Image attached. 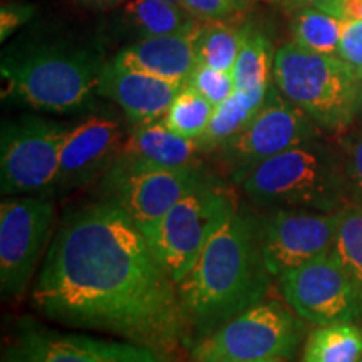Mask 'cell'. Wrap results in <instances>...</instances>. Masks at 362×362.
Listing matches in <instances>:
<instances>
[{
	"label": "cell",
	"instance_id": "obj_1",
	"mask_svg": "<svg viewBox=\"0 0 362 362\" xmlns=\"http://www.w3.org/2000/svg\"><path fill=\"white\" fill-rule=\"evenodd\" d=\"M33 304L54 322L111 334L161 356L188 334L175 280L136 221L104 200L64 215Z\"/></svg>",
	"mask_w": 362,
	"mask_h": 362
},
{
	"label": "cell",
	"instance_id": "obj_2",
	"mask_svg": "<svg viewBox=\"0 0 362 362\" xmlns=\"http://www.w3.org/2000/svg\"><path fill=\"white\" fill-rule=\"evenodd\" d=\"M270 280L262 253L260 220L235 210L176 282L188 330L200 339L264 302Z\"/></svg>",
	"mask_w": 362,
	"mask_h": 362
},
{
	"label": "cell",
	"instance_id": "obj_3",
	"mask_svg": "<svg viewBox=\"0 0 362 362\" xmlns=\"http://www.w3.org/2000/svg\"><path fill=\"white\" fill-rule=\"evenodd\" d=\"M252 202L269 208L332 214L351 205L342 158L319 138L269 158L240 183Z\"/></svg>",
	"mask_w": 362,
	"mask_h": 362
},
{
	"label": "cell",
	"instance_id": "obj_4",
	"mask_svg": "<svg viewBox=\"0 0 362 362\" xmlns=\"http://www.w3.org/2000/svg\"><path fill=\"white\" fill-rule=\"evenodd\" d=\"M104 64L84 51L39 47L4 59V94L34 110L76 112L99 96Z\"/></svg>",
	"mask_w": 362,
	"mask_h": 362
},
{
	"label": "cell",
	"instance_id": "obj_5",
	"mask_svg": "<svg viewBox=\"0 0 362 362\" xmlns=\"http://www.w3.org/2000/svg\"><path fill=\"white\" fill-rule=\"evenodd\" d=\"M272 81L319 128L344 131L356 119L362 79L341 57L288 42L275 52Z\"/></svg>",
	"mask_w": 362,
	"mask_h": 362
},
{
	"label": "cell",
	"instance_id": "obj_6",
	"mask_svg": "<svg viewBox=\"0 0 362 362\" xmlns=\"http://www.w3.org/2000/svg\"><path fill=\"white\" fill-rule=\"evenodd\" d=\"M304 322L280 300H264L197 339L189 356L193 362L291 361L304 339Z\"/></svg>",
	"mask_w": 362,
	"mask_h": 362
},
{
	"label": "cell",
	"instance_id": "obj_7",
	"mask_svg": "<svg viewBox=\"0 0 362 362\" xmlns=\"http://www.w3.org/2000/svg\"><path fill=\"white\" fill-rule=\"evenodd\" d=\"M214 181L202 166H165L117 158L99 180L98 194L128 214L143 230L194 188Z\"/></svg>",
	"mask_w": 362,
	"mask_h": 362
},
{
	"label": "cell",
	"instance_id": "obj_8",
	"mask_svg": "<svg viewBox=\"0 0 362 362\" xmlns=\"http://www.w3.org/2000/svg\"><path fill=\"white\" fill-rule=\"evenodd\" d=\"M233 211L232 198L221 192L214 180L176 202L143 233L163 269L176 284L200 257L211 235Z\"/></svg>",
	"mask_w": 362,
	"mask_h": 362
},
{
	"label": "cell",
	"instance_id": "obj_9",
	"mask_svg": "<svg viewBox=\"0 0 362 362\" xmlns=\"http://www.w3.org/2000/svg\"><path fill=\"white\" fill-rule=\"evenodd\" d=\"M71 128L34 116L8 121L0 136V188L12 194L56 192L61 149Z\"/></svg>",
	"mask_w": 362,
	"mask_h": 362
},
{
	"label": "cell",
	"instance_id": "obj_10",
	"mask_svg": "<svg viewBox=\"0 0 362 362\" xmlns=\"http://www.w3.org/2000/svg\"><path fill=\"white\" fill-rule=\"evenodd\" d=\"M56 205L47 194H12L0 203V291L25 292L45 248L51 245Z\"/></svg>",
	"mask_w": 362,
	"mask_h": 362
},
{
	"label": "cell",
	"instance_id": "obj_11",
	"mask_svg": "<svg viewBox=\"0 0 362 362\" xmlns=\"http://www.w3.org/2000/svg\"><path fill=\"white\" fill-rule=\"evenodd\" d=\"M319 138V126L270 83L264 106L245 128L218 148L230 178L242 183L248 171L269 158Z\"/></svg>",
	"mask_w": 362,
	"mask_h": 362
},
{
	"label": "cell",
	"instance_id": "obj_12",
	"mask_svg": "<svg viewBox=\"0 0 362 362\" xmlns=\"http://www.w3.org/2000/svg\"><path fill=\"white\" fill-rule=\"evenodd\" d=\"M277 279L285 302L305 322L330 325L362 319L354 287L334 250Z\"/></svg>",
	"mask_w": 362,
	"mask_h": 362
},
{
	"label": "cell",
	"instance_id": "obj_13",
	"mask_svg": "<svg viewBox=\"0 0 362 362\" xmlns=\"http://www.w3.org/2000/svg\"><path fill=\"white\" fill-rule=\"evenodd\" d=\"M2 362H165L146 346L67 334L21 320Z\"/></svg>",
	"mask_w": 362,
	"mask_h": 362
},
{
	"label": "cell",
	"instance_id": "obj_14",
	"mask_svg": "<svg viewBox=\"0 0 362 362\" xmlns=\"http://www.w3.org/2000/svg\"><path fill=\"white\" fill-rule=\"evenodd\" d=\"M341 214L275 208L260 220L262 253L272 277L332 252Z\"/></svg>",
	"mask_w": 362,
	"mask_h": 362
},
{
	"label": "cell",
	"instance_id": "obj_15",
	"mask_svg": "<svg viewBox=\"0 0 362 362\" xmlns=\"http://www.w3.org/2000/svg\"><path fill=\"white\" fill-rule=\"evenodd\" d=\"M126 136L123 124L107 116H89L71 128L61 149L56 192L69 193L101 180L119 158Z\"/></svg>",
	"mask_w": 362,
	"mask_h": 362
},
{
	"label": "cell",
	"instance_id": "obj_16",
	"mask_svg": "<svg viewBox=\"0 0 362 362\" xmlns=\"http://www.w3.org/2000/svg\"><path fill=\"white\" fill-rule=\"evenodd\" d=\"M183 88L185 84L107 62L103 67L98 94L116 103L134 124H146L163 119Z\"/></svg>",
	"mask_w": 362,
	"mask_h": 362
},
{
	"label": "cell",
	"instance_id": "obj_17",
	"mask_svg": "<svg viewBox=\"0 0 362 362\" xmlns=\"http://www.w3.org/2000/svg\"><path fill=\"white\" fill-rule=\"evenodd\" d=\"M194 34L197 33L144 37L124 47L112 62L123 69L187 84L198 64L194 54Z\"/></svg>",
	"mask_w": 362,
	"mask_h": 362
},
{
	"label": "cell",
	"instance_id": "obj_18",
	"mask_svg": "<svg viewBox=\"0 0 362 362\" xmlns=\"http://www.w3.org/2000/svg\"><path fill=\"white\" fill-rule=\"evenodd\" d=\"M205 153L198 139H188L171 131L163 121L136 124L126 136L121 158H131L165 166H200Z\"/></svg>",
	"mask_w": 362,
	"mask_h": 362
},
{
	"label": "cell",
	"instance_id": "obj_19",
	"mask_svg": "<svg viewBox=\"0 0 362 362\" xmlns=\"http://www.w3.org/2000/svg\"><path fill=\"white\" fill-rule=\"evenodd\" d=\"M269 88L270 83L250 90H235L225 103L215 107L205 134L198 139L205 153L221 148L250 123L264 106Z\"/></svg>",
	"mask_w": 362,
	"mask_h": 362
},
{
	"label": "cell",
	"instance_id": "obj_20",
	"mask_svg": "<svg viewBox=\"0 0 362 362\" xmlns=\"http://www.w3.org/2000/svg\"><path fill=\"white\" fill-rule=\"evenodd\" d=\"M362 359V325L339 322L317 325L307 336L300 362H359Z\"/></svg>",
	"mask_w": 362,
	"mask_h": 362
},
{
	"label": "cell",
	"instance_id": "obj_21",
	"mask_svg": "<svg viewBox=\"0 0 362 362\" xmlns=\"http://www.w3.org/2000/svg\"><path fill=\"white\" fill-rule=\"evenodd\" d=\"M126 17L138 27L144 37L151 35L197 33V17L188 8L166 0H129L124 7Z\"/></svg>",
	"mask_w": 362,
	"mask_h": 362
},
{
	"label": "cell",
	"instance_id": "obj_22",
	"mask_svg": "<svg viewBox=\"0 0 362 362\" xmlns=\"http://www.w3.org/2000/svg\"><path fill=\"white\" fill-rule=\"evenodd\" d=\"M247 29H235L225 22H206L194 34V54L202 66L232 72Z\"/></svg>",
	"mask_w": 362,
	"mask_h": 362
},
{
	"label": "cell",
	"instance_id": "obj_23",
	"mask_svg": "<svg viewBox=\"0 0 362 362\" xmlns=\"http://www.w3.org/2000/svg\"><path fill=\"white\" fill-rule=\"evenodd\" d=\"M275 54L270 40L259 30H245L243 44L232 69L237 90H250L270 83Z\"/></svg>",
	"mask_w": 362,
	"mask_h": 362
},
{
	"label": "cell",
	"instance_id": "obj_24",
	"mask_svg": "<svg viewBox=\"0 0 362 362\" xmlns=\"http://www.w3.org/2000/svg\"><path fill=\"white\" fill-rule=\"evenodd\" d=\"M334 253L354 287L362 315V206L349 205L342 210Z\"/></svg>",
	"mask_w": 362,
	"mask_h": 362
},
{
	"label": "cell",
	"instance_id": "obj_25",
	"mask_svg": "<svg viewBox=\"0 0 362 362\" xmlns=\"http://www.w3.org/2000/svg\"><path fill=\"white\" fill-rule=\"evenodd\" d=\"M342 21L319 8H304L296 12L292 34L297 44L314 52L337 56Z\"/></svg>",
	"mask_w": 362,
	"mask_h": 362
},
{
	"label": "cell",
	"instance_id": "obj_26",
	"mask_svg": "<svg viewBox=\"0 0 362 362\" xmlns=\"http://www.w3.org/2000/svg\"><path fill=\"white\" fill-rule=\"evenodd\" d=\"M214 112V104L185 84L171 104L170 111L163 117V123L183 138L200 139L205 134Z\"/></svg>",
	"mask_w": 362,
	"mask_h": 362
},
{
	"label": "cell",
	"instance_id": "obj_27",
	"mask_svg": "<svg viewBox=\"0 0 362 362\" xmlns=\"http://www.w3.org/2000/svg\"><path fill=\"white\" fill-rule=\"evenodd\" d=\"M187 86L197 90L198 94H202L215 107L225 103L237 90L235 89L232 72L218 71L202 64H197V67H194Z\"/></svg>",
	"mask_w": 362,
	"mask_h": 362
},
{
	"label": "cell",
	"instance_id": "obj_28",
	"mask_svg": "<svg viewBox=\"0 0 362 362\" xmlns=\"http://www.w3.org/2000/svg\"><path fill=\"white\" fill-rule=\"evenodd\" d=\"M341 158L351 205L362 206V131L346 136L341 146Z\"/></svg>",
	"mask_w": 362,
	"mask_h": 362
},
{
	"label": "cell",
	"instance_id": "obj_29",
	"mask_svg": "<svg viewBox=\"0 0 362 362\" xmlns=\"http://www.w3.org/2000/svg\"><path fill=\"white\" fill-rule=\"evenodd\" d=\"M337 57L362 79V21H342Z\"/></svg>",
	"mask_w": 362,
	"mask_h": 362
},
{
	"label": "cell",
	"instance_id": "obj_30",
	"mask_svg": "<svg viewBox=\"0 0 362 362\" xmlns=\"http://www.w3.org/2000/svg\"><path fill=\"white\" fill-rule=\"evenodd\" d=\"M183 6L203 22H228L238 12L232 0H183Z\"/></svg>",
	"mask_w": 362,
	"mask_h": 362
},
{
	"label": "cell",
	"instance_id": "obj_31",
	"mask_svg": "<svg viewBox=\"0 0 362 362\" xmlns=\"http://www.w3.org/2000/svg\"><path fill=\"white\" fill-rule=\"evenodd\" d=\"M33 16V8L24 6H4L2 13H0V33H2V40L11 35L17 27H21L29 17Z\"/></svg>",
	"mask_w": 362,
	"mask_h": 362
},
{
	"label": "cell",
	"instance_id": "obj_32",
	"mask_svg": "<svg viewBox=\"0 0 362 362\" xmlns=\"http://www.w3.org/2000/svg\"><path fill=\"white\" fill-rule=\"evenodd\" d=\"M272 2L279 4L285 11L298 12L304 11V8H319V11H324L332 16L339 0H272Z\"/></svg>",
	"mask_w": 362,
	"mask_h": 362
},
{
	"label": "cell",
	"instance_id": "obj_33",
	"mask_svg": "<svg viewBox=\"0 0 362 362\" xmlns=\"http://www.w3.org/2000/svg\"><path fill=\"white\" fill-rule=\"evenodd\" d=\"M332 16L339 21H362V0H339Z\"/></svg>",
	"mask_w": 362,
	"mask_h": 362
},
{
	"label": "cell",
	"instance_id": "obj_34",
	"mask_svg": "<svg viewBox=\"0 0 362 362\" xmlns=\"http://www.w3.org/2000/svg\"><path fill=\"white\" fill-rule=\"evenodd\" d=\"M76 2L83 4V6H90V7H110V6H116V4L123 2V0H76Z\"/></svg>",
	"mask_w": 362,
	"mask_h": 362
},
{
	"label": "cell",
	"instance_id": "obj_35",
	"mask_svg": "<svg viewBox=\"0 0 362 362\" xmlns=\"http://www.w3.org/2000/svg\"><path fill=\"white\" fill-rule=\"evenodd\" d=\"M253 0H232V4L235 7H237L238 12H245L248 7L252 6Z\"/></svg>",
	"mask_w": 362,
	"mask_h": 362
},
{
	"label": "cell",
	"instance_id": "obj_36",
	"mask_svg": "<svg viewBox=\"0 0 362 362\" xmlns=\"http://www.w3.org/2000/svg\"><path fill=\"white\" fill-rule=\"evenodd\" d=\"M357 116L362 119V81H361V90H359V104H357Z\"/></svg>",
	"mask_w": 362,
	"mask_h": 362
},
{
	"label": "cell",
	"instance_id": "obj_37",
	"mask_svg": "<svg viewBox=\"0 0 362 362\" xmlns=\"http://www.w3.org/2000/svg\"><path fill=\"white\" fill-rule=\"evenodd\" d=\"M250 362H287V361L280 359V357H272V359H260V361H250Z\"/></svg>",
	"mask_w": 362,
	"mask_h": 362
},
{
	"label": "cell",
	"instance_id": "obj_38",
	"mask_svg": "<svg viewBox=\"0 0 362 362\" xmlns=\"http://www.w3.org/2000/svg\"><path fill=\"white\" fill-rule=\"evenodd\" d=\"M166 2H171V4H176V6H183V0H166ZM185 7V6H183ZM187 8V7H185Z\"/></svg>",
	"mask_w": 362,
	"mask_h": 362
},
{
	"label": "cell",
	"instance_id": "obj_39",
	"mask_svg": "<svg viewBox=\"0 0 362 362\" xmlns=\"http://www.w3.org/2000/svg\"><path fill=\"white\" fill-rule=\"evenodd\" d=\"M359 362H362V359H361V361H359Z\"/></svg>",
	"mask_w": 362,
	"mask_h": 362
}]
</instances>
